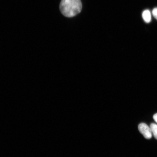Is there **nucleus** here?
<instances>
[{"label": "nucleus", "instance_id": "1", "mask_svg": "<svg viewBox=\"0 0 157 157\" xmlns=\"http://www.w3.org/2000/svg\"><path fill=\"white\" fill-rule=\"evenodd\" d=\"M82 9L80 0H62L60 3L61 12L66 17L75 16L80 13Z\"/></svg>", "mask_w": 157, "mask_h": 157}, {"label": "nucleus", "instance_id": "2", "mask_svg": "<svg viewBox=\"0 0 157 157\" xmlns=\"http://www.w3.org/2000/svg\"><path fill=\"white\" fill-rule=\"evenodd\" d=\"M138 129L139 131L143 135L145 138L150 139L152 136V132L150 127L146 124L142 123L139 125Z\"/></svg>", "mask_w": 157, "mask_h": 157}, {"label": "nucleus", "instance_id": "3", "mask_svg": "<svg viewBox=\"0 0 157 157\" xmlns=\"http://www.w3.org/2000/svg\"><path fill=\"white\" fill-rule=\"evenodd\" d=\"M142 17L143 20L147 23H150L151 20V16L150 11L146 10L143 12Z\"/></svg>", "mask_w": 157, "mask_h": 157}, {"label": "nucleus", "instance_id": "4", "mask_svg": "<svg viewBox=\"0 0 157 157\" xmlns=\"http://www.w3.org/2000/svg\"><path fill=\"white\" fill-rule=\"evenodd\" d=\"M150 127L152 133L155 138L157 139V125L154 123H152L151 124Z\"/></svg>", "mask_w": 157, "mask_h": 157}, {"label": "nucleus", "instance_id": "5", "mask_svg": "<svg viewBox=\"0 0 157 157\" xmlns=\"http://www.w3.org/2000/svg\"><path fill=\"white\" fill-rule=\"evenodd\" d=\"M152 14L155 18L157 20V8L153 10Z\"/></svg>", "mask_w": 157, "mask_h": 157}, {"label": "nucleus", "instance_id": "6", "mask_svg": "<svg viewBox=\"0 0 157 157\" xmlns=\"http://www.w3.org/2000/svg\"><path fill=\"white\" fill-rule=\"evenodd\" d=\"M154 121L157 123V113L155 114L153 117Z\"/></svg>", "mask_w": 157, "mask_h": 157}]
</instances>
